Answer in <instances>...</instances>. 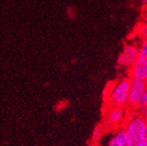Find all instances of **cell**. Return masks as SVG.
Returning <instances> with one entry per match:
<instances>
[{"instance_id":"obj_3","label":"cell","mask_w":147,"mask_h":146,"mask_svg":"<svg viewBox=\"0 0 147 146\" xmlns=\"http://www.w3.org/2000/svg\"><path fill=\"white\" fill-rule=\"evenodd\" d=\"M138 53H139V49H138V46L136 44H126L124 46L123 51L119 54V58H117L119 66L130 69L134 62L137 60Z\"/></svg>"},{"instance_id":"obj_4","label":"cell","mask_w":147,"mask_h":146,"mask_svg":"<svg viewBox=\"0 0 147 146\" xmlns=\"http://www.w3.org/2000/svg\"><path fill=\"white\" fill-rule=\"evenodd\" d=\"M147 89V83L139 80H131V88L129 92L128 104L129 107L137 110L138 102L140 100L141 96L143 95Z\"/></svg>"},{"instance_id":"obj_8","label":"cell","mask_w":147,"mask_h":146,"mask_svg":"<svg viewBox=\"0 0 147 146\" xmlns=\"http://www.w3.org/2000/svg\"><path fill=\"white\" fill-rule=\"evenodd\" d=\"M139 53H138V58H147V37L143 39L140 46H138Z\"/></svg>"},{"instance_id":"obj_9","label":"cell","mask_w":147,"mask_h":146,"mask_svg":"<svg viewBox=\"0 0 147 146\" xmlns=\"http://www.w3.org/2000/svg\"><path fill=\"white\" fill-rule=\"evenodd\" d=\"M101 133H102V129H101V127L100 126H96V128H95V130H94V133H93V138L96 140L97 138H99V136H100Z\"/></svg>"},{"instance_id":"obj_12","label":"cell","mask_w":147,"mask_h":146,"mask_svg":"<svg viewBox=\"0 0 147 146\" xmlns=\"http://www.w3.org/2000/svg\"><path fill=\"white\" fill-rule=\"evenodd\" d=\"M144 118H145V123H146V125H147V114L146 116H144Z\"/></svg>"},{"instance_id":"obj_7","label":"cell","mask_w":147,"mask_h":146,"mask_svg":"<svg viewBox=\"0 0 147 146\" xmlns=\"http://www.w3.org/2000/svg\"><path fill=\"white\" fill-rule=\"evenodd\" d=\"M108 146H129L128 135L124 127H121L108 141Z\"/></svg>"},{"instance_id":"obj_13","label":"cell","mask_w":147,"mask_h":146,"mask_svg":"<svg viewBox=\"0 0 147 146\" xmlns=\"http://www.w3.org/2000/svg\"><path fill=\"white\" fill-rule=\"evenodd\" d=\"M143 1V3H144V4H147V0H142Z\"/></svg>"},{"instance_id":"obj_11","label":"cell","mask_w":147,"mask_h":146,"mask_svg":"<svg viewBox=\"0 0 147 146\" xmlns=\"http://www.w3.org/2000/svg\"><path fill=\"white\" fill-rule=\"evenodd\" d=\"M143 112H144V116H146V114H147V104H146V106L144 107V110H143Z\"/></svg>"},{"instance_id":"obj_10","label":"cell","mask_w":147,"mask_h":146,"mask_svg":"<svg viewBox=\"0 0 147 146\" xmlns=\"http://www.w3.org/2000/svg\"><path fill=\"white\" fill-rule=\"evenodd\" d=\"M141 34L143 35L144 38L147 37V21H146V23L142 26V28H141Z\"/></svg>"},{"instance_id":"obj_2","label":"cell","mask_w":147,"mask_h":146,"mask_svg":"<svg viewBox=\"0 0 147 146\" xmlns=\"http://www.w3.org/2000/svg\"><path fill=\"white\" fill-rule=\"evenodd\" d=\"M131 88V79L122 78L115 81L109 89H107V100L109 106L125 107L128 104L129 92Z\"/></svg>"},{"instance_id":"obj_6","label":"cell","mask_w":147,"mask_h":146,"mask_svg":"<svg viewBox=\"0 0 147 146\" xmlns=\"http://www.w3.org/2000/svg\"><path fill=\"white\" fill-rule=\"evenodd\" d=\"M130 79L147 83V58H137L130 68Z\"/></svg>"},{"instance_id":"obj_5","label":"cell","mask_w":147,"mask_h":146,"mask_svg":"<svg viewBox=\"0 0 147 146\" xmlns=\"http://www.w3.org/2000/svg\"><path fill=\"white\" fill-rule=\"evenodd\" d=\"M126 110L119 106H108L105 112V122L111 127L121 126L125 122Z\"/></svg>"},{"instance_id":"obj_14","label":"cell","mask_w":147,"mask_h":146,"mask_svg":"<svg viewBox=\"0 0 147 146\" xmlns=\"http://www.w3.org/2000/svg\"><path fill=\"white\" fill-rule=\"evenodd\" d=\"M142 146H147V142H146V143H145V144H143Z\"/></svg>"},{"instance_id":"obj_1","label":"cell","mask_w":147,"mask_h":146,"mask_svg":"<svg viewBox=\"0 0 147 146\" xmlns=\"http://www.w3.org/2000/svg\"><path fill=\"white\" fill-rule=\"evenodd\" d=\"M128 135L129 146H142L147 142V125L142 114H133L124 126Z\"/></svg>"}]
</instances>
